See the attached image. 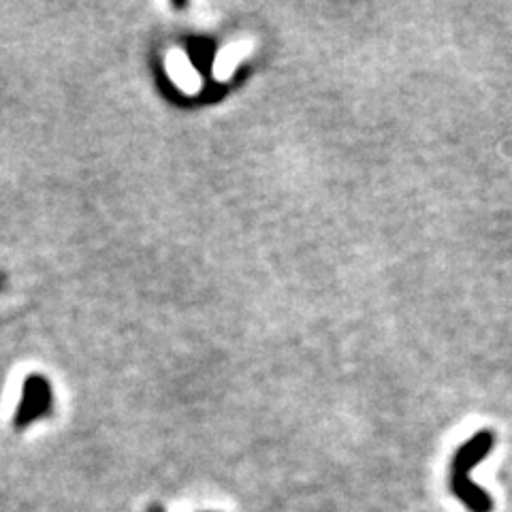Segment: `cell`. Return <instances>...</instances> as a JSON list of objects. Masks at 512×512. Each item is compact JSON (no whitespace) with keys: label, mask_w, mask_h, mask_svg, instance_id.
<instances>
[{"label":"cell","mask_w":512,"mask_h":512,"mask_svg":"<svg viewBox=\"0 0 512 512\" xmlns=\"http://www.w3.org/2000/svg\"><path fill=\"white\" fill-rule=\"evenodd\" d=\"M5 282H7V276L3 274V271H0V291H3V288H5Z\"/></svg>","instance_id":"obj_4"},{"label":"cell","mask_w":512,"mask_h":512,"mask_svg":"<svg viewBox=\"0 0 512 512\" xmlns=\"http://www.w3.org/2000/svg\"><path fill=\"white\" fill-rule=\"evenodd\" d=\"M52 408V389L50 382L41 376H30L24 384V397L22 404L15 412L13 425L15 429H26L32 421L41 419V416L50 414Z\"/></svg>","instance_id":"obj_2"},{"label":"cell","mask_w":512,"mask_h":512,"mask_svg":"<svg viewBox=\"0 0 512 512\" xmlns=\"http://www.w3.org/2000/svg\"><path fill=\"white\" fill-rule=\"evenodd\" d=\"M148 512H165V508L158 506V504H152V506L148 508Z\"/></svg>","instance_id":"obj_3"},{"label":"cell","mask_w":512,"mask_h":512,"mask_svg":"<svg viewBox=\"0 0 512 512\" xmlns=\"http://www.w3.org/2000/svg\"><path fill=\"white\" fill-rule=\"evenodd\" d=\"M495 444L491 431H478L466 444H463L455 453L453 466H451V489L457 495V500L466 506L470 512H491L493 500L491 495L474 485L470 480L472 468H476L483 461Z\"/></svg>","instance_id":"obj_1"}]
</instances>
